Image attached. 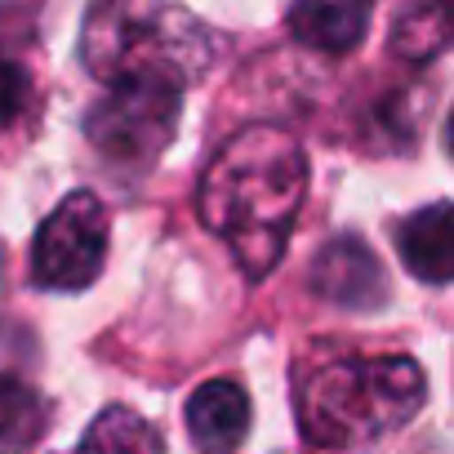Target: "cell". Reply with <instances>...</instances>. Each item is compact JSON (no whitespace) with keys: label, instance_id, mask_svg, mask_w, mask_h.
<instances>
[{"label":"cell","instance_id":"277c9868","mask_svg":"<svg viewBox=\"0 0 454 454\" xmlns=\"http://www.w3.org/2000/svg\"><path fill=\"white\" fill-rule=\"evenodd\" d=\"M178 103H183V90L178 85H165V81L107 85V98L85 121L90 143L107 160H116L125 169H138V165H147L174 138Z\"/></svg>","mask_w":454,"mask_h":454},{"label":"cell","instance_id":"6da1fadb","mask_svg":"<svg viewBox=\"0 0 454 454\" xmlns=\"http://www.w3.org/2000/svg\"><path fill=\"white\" fill-rule=\"evenodd\" d=\"M303 192L308 160L299 143L272 125H254L209 160L200 178V218L259 281L281 263L290 246Z\"/></svg>","mask_w":454,"mask_h":454},{"label":"cell","instance_id":"ba28073f","mask_svg":"<svg viewBox=\"0 0 454 454\" xmlns=\"http://www.w3.org/2000/svg\"><path fill=\"white\" fill-rule=\"evenodd\" d=\"M290 27L321 54H348L370 27V0H294Z\"/></svg>","mask_w":454,"mask_h":454},{"label":"cell","instance_id":"5b68a950","mask_svg":"<svg viewBox=\"0 0 454 454\" xmlns=\"http://www.w3.org/2000/svg\"><path fill=\"white\" fill-rule=\"evenodd\" d=\"M107 209L94 192H72L36 232L32 277L45 290H85L103 272Z\"/></svg>","mask_w":454,"mask_h":454},{"label":"cell","instance_id":"9c48e42d","mask_svg":"<svg viewBox=\"0 0 454 454\" xmlns=\"http://www.w3.org/2000/svg\"><path fill=\"white\" fill-rule=\"evenodd\" d=\"M396 246H401V259L405 268L427 281V286H450L454 277V263H450V205L436 200L419 214H410L396 232Z\"/></svg>","mask_w":454,"mask_h":454},{"label":"cell","instance_id":"8992f818","mask_svg":"<svg viewBox=\"0 0 454 454\" xmlns=\"http://www.w3.org/2000/svg\"><path fill=\"white\" fill-rule=\"evenodd\" d=\"M187 432L200 454H232L250 432V396L232 379H209L187 401Z\"/></svg>","mask_w":454,"mask_h":454},{"label":"cell","instance_id":"3957f363","mask_svg":"<svg viewBox=\"0 0 454 454\" xmlns=\"http://www.w3.org/2000/svg\"><path fill=\"white\" fill-rule=\"evenodd\" d=\"M209 59L200 23L174 0H98L85 23V63L103 85H187Z\"/></svg>","mask_w":454,"mask_h":454},{"label":"cell","instance_id":"30bf717a","mask_svg":"<svg viewBox=\"0 0 454 454\" xmlns=\"http://www.w3.org/2000/svg\"><path fill=\"white\" fill-rule=\"evenodd\" d=\"M50 427V405L45 396L14 379L0 374V454H27Z\"/></svg>","mask_w":454,"mask_h":454},{"label":"cell","instance_id":"52a82bcc","mask_svg":"<svg viewBox=\"0 0 454 454\" xmlns=\"http://www.w3.org/2000/svg\"><path fill=\"white\" fill-rule=\"evenodd\" d=\"M312 286L317 294H325L330 303H343V308H374L383 299V268L379 259L365 250V241L356 237H343V241H330L325 254L317 259L312 268Z\"/></svg>","mask_w":454,"mask_h":454},{"label":"cell","instance_id":"7a4b0ae2","mask_svg":"<svg viewBox=\"0 0 454 454\" xmlns=\"http://www.w3.org/2000/svg\"><path fill=\"white\" fill-rule=\"evenodd\" d=\"M423 370L410 356H343L299 392L303 436L325 450H361L405 427L423 405Z\"/></svg>","mask_w":454,"mask_h":454},{"label":"cell","instance_id":"7c38bea8","mask_svg":"<svg viewBox=\"0 0 454 454\" xmlns=\"http://www.w3.org/2000/svg\"><path fill=\"white\" fill-rule=\"evenodd\" d=\"M27 72L10 59H0V125H10L23 107H27Z\"/></svg>","mask_w":454,"mask_h":454},{"label":"cell","instance_id":"8fae6325","mask_svg":"<svg viewBox=\"0 0 454 454\" xmlns=\"http://www.w3.org/2000/svg\"><path fill=\"white\" fill-rule=\"evenodd\" d=\"M76 454H165V445H160V432L143 414H134L125 405H112L90 423Z\"/></svg>","mask_w":454,"mask_h":454},{"label":"cell","instance_id":"4fadbf2b","mask_svg":"<svg viewBox=\"0 0 454 454\" xmlns=\"http://www.w3.org/2000/svg\"><path fill=\"white\" fill-rule=\"evenodd\" d=\"M0 272H5V250H0Z\"/></svg>","mask_w":454,"mask_h":454}]
</instances>
